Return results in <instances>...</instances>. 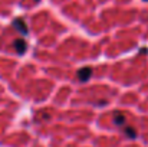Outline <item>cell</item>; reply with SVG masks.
Here are the masks:
<instances>
[{"label": "cell", "mask_w": 148, "mask_h": 147, "mask_svg": "<svg viewBox=\"0 0 148 147\" xmlns=\"http://www.w3.org/2000/svg\"><path fill=\"white\" fill-rule=\"evenodd\" d=\"M36 1H39V0H36Z\"/></svg>", "instance_id": "obj_6"}, {"label": "cell", "mask_w": 148, "mask_h": 147, "mask_svg": "<svg viewBox=\"0 0 148 147\" xmlns=\"http://www.w3.org/2000/svg\"><path fill=\"white\" fill-rule=\"evenodd\" d=\"M124 133H125L130 139H135V137H137V131H135L132 127H127V128L124 130Z\"/></svg>", "instance_id": "obj_5"}, {"label": "cell", "mask_w": 148, "mask_h": 147, "mask_svg": "<svg viewBox=\"0 0 148 147\" xmlns=\"http://www.w3.org/2000/svg\"><path fill=\"white\" fill-rule=\"evenodd\" d=\"M13 46H14L16 52H17L19 55H23V53L27 50V45H26V42H25L23 39H16V41L13 42Z\"/></svg>", "instance_id": "obj_3"}, {"label": "cell", "mask_w": 148, "mask_h": 147, "mask_svg": "<svg viewBox=\"0 0 148 147\" xmlns=\"http://www.w3.org/2000/svg\"><path fill=\"white\" fill-rule=\"evenodd\" d=\"M13 28H14L19 33H22V35H27V32H29L26 22H25L23 19H20V17L14 19V22H13Z\"/></svg>", "instance_id": "obj_1"}, {"label": "cell", "mask_w": 148, "mask_h": 147, "mask_svg": "<svg viewBox=\"0 0 148 147\" xmlns=\"http://www.w3.org/2000/svg\"><path fill=\"white\" fill-rule=\"evenodd\" d=\"M91 75H92V69L91 68H82V69H79L78 71V74H76V77H78V79L81 81V82H86V81H89V78H91Z\"/></svg>", "instance_id": "obj_2"}, {"label": "cell", "mask_w": 148, "mask_h": 147, "mask_svg": "<svg viewBox=\"0 0 148 147\" xmlns=\"http://www.w3.org/2000/svg\"><path fill=\"white\" fill-rule=\"evenodd\" d=\"M114 124L115 126H124L125 124V115L121 114V112H116L114 115Z\"/></svg>", "instance_id": "obj_4"}]
</instances>
